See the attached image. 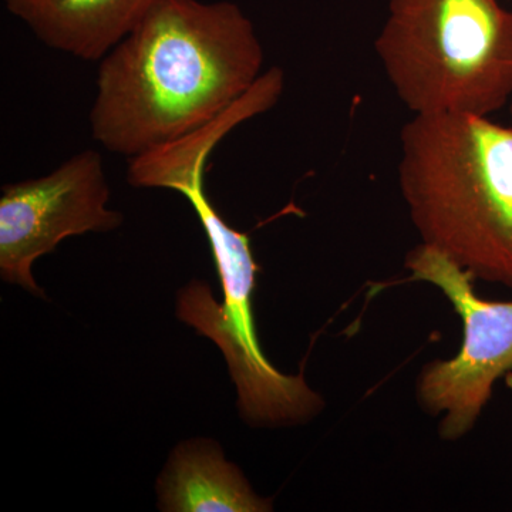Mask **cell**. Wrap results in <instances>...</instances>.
<instances>
[{"mask_svg": "<svg viewBox=\"0 0 512 512\" xmlns=\"http://www.w3.org/2000/svg\"><path fill=\"white\" fill-rule=\"evenodd\" d=\"M99 63L93 138L130 160L237 103L264 73V47L237 3L161 0Z\"/></svg>", "mask_w": 512, "mask_h": 512, "instance_id": "1", "label": "cell"}, {"mask_svg": "<svg viewBox=\"0 0 512 512\" xmlns=\"http://www.w3.org/2000/svg\"><path fill=\"white\" fill-rule=\"evenodd\" d=\"M399 184L421 241L474 279L512 288V128L471 114H414Z\"/></svg>", "mask_w": 512, "mask_h": 512, "instance_id": "2", "label": "cell"}, {"mask_svg": "<svg viewBox=\"0 0 512 512\" xmlns=\"http://www.w3.org/2000/svg\"><path fill=\"white\" fill-rule=\"evenodd\" d=\"M376 55L413 114L490 117L512 100V10L498 0H389Z\"/></svg>", "mask_w": 512, "mask_h": 512, "instance_id": "3", "label": "cell"}, {"mask_svg": "<svg viewBox=\"0 0 512 512\" xmlns=\"http://www.w3.org/2000/svg\"><path fill=\"white\" fill-rule=\"evenodd\" d=\"M204 174L202 167L183 171L175 178L173 190L187 198L204 228L224 303L218 305L208 286L194 281L178 296V318L220 346L245 420L264 427L306 423L323 409V400L303 375H284L262 353L252 312L259 266L248 235L229 227L205 194Z\"/></svg>", "mask_w": 512, "mask_h": 512, "instance_id": "4", "label": "cell"}, {"mask_svg": "<svg viewBox=\"0 0 512 512\" xmlns=\"http://www.w3.org/2000/svg\"><path fill=\"white\" fill-rule=\"evenodd\" d=\"M406 268L414 281L437 286L463 319L458 355L424 366L417 380L420 406L444 414L441 439L457 440L473 429L497 379L512 372V302L481 299L466 269L424 244L409 252Z\"/></svg>", "mask_w": 512, "mask_h": 512, "instance_id": "5", "label": "cell"}, {"mask_svg": "<svg viewBox=\"0 0 512 512\" xmlns=\"http://www.w3.org/2000/svg\"><path fill=\"white\" fill-rule=\"evenodd\" d=\"M110 187L99 151L84 150L45 177L6 184L0 195V275L45 298L33 262L63 239L121 227L123 215L107 208Z\"/></svg>", "mask_w": 512, "mask_h": 512, "instance_id": "6", "label": "cell"}, {"mask_svg": "<svg viewBox=\"0 0 512 512\" xmlns=\"http://www.w3.org/2000/svg\"><path fill=\"white\" fill-rule=\"evenodd\" d=\"M161 0H5L50 49L100 62Z\"/></svg>", "mask_w": 512, "mask_h": 512, "instance_id": "7", "label": "cell"}, {"mask_svg": "<svg viewBox=\"0 0 512 512\" xmlns=\"http://www.w3.org/2000/svg\"><path fill=\"white\" fill-rule=\"evenodd\" d=\"M165 512H266L271 500L254 493L215 441L195 439L175 448L157 483Z\"/></svg>", "mask_w": 512, "mask_h": 512, "instance_id": "8", "label": "cell"}, {"mask_svg": "<svg viewBox=\"0 0 512 512\" xmlns=\"http://www.w3.org/2000/svg\"><path fill=\"white\" fill-rule=\"evenodd\" d=\"M505 377H507V386L512 390V372L507 373Z\"/></svg>", "mask_w": 512, "mask_h": 512, "instance_id": "9", "label": "cell"}, {"mask_svg": "<svg viewBox=\"0 0 512 512\" xmlns=\"http://www.w3.org/2000/svg\"><path fill=\"white\" fill-rule=\"evenodd\" d=\"M508 106H510V114H511V119H512V100H511V103L508 104Z\"/></svg>", "mask_w": 512, "mask_h": 512, "instance_id": "10", "label": "cell"}]
</instances>
